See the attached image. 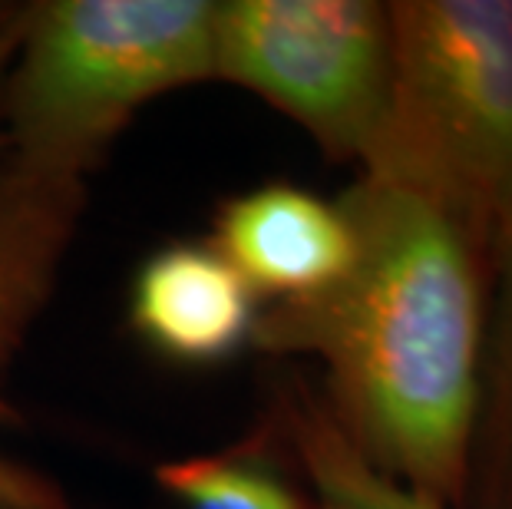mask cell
<instances>
[{
  "instance_id": "8992f818",
  "label": "cell",
  "mask_w": 512,
  "mask_h": 509,
  "mask_svg": "<svg viewBox=\"0 0 512 509\" xmlns=\"http://www.w3.org/2000/svg\"><path fill=\"white\" fill-rule=\"evenodd\" d=\"M133 328L149 348L182 364L232 357L255 328V295L209 245L159 248L139 268L129 305Z\"/></svg>"
},
{
  "instance_id": "7a4b0ae2",
  "label": "cell",
  "mask_w": 512,
  "mask_h": 509,
  "mask_svg": "<svg viewBox=\"0 0 512 509\" xmlns=\"http://www.w3.org/2000/svg\"><path fill=\"white\" fill-rule=\"evenodd\" d=\"M364 176L443 209L489 255L512 219V0H394Z\"/></svg>"
},
{
  "instance_id": "7c38bea8",
  "label": "cell",
  "mask_w": 512,
  "mask_h": 509,
  "mask_svg": "<svg viewBox=\"0 0 512 509\" xmlns=\"http://www.w3.org/2000/svg\"><path fill=\"white\" fill-rule=\"evenodd\" d=\"M17 414H14V407L7 404V397L0 394V424H4V420H14Z\"/></svg>"
},
{
  "instance_id": "5b68a950",
  "label": "cell",
  "mask_w": 512,
  "mask_h": 509,
  "mask_svg": "<svg viewBox=\"0 0 512 509\" xmlns=\"http://www.w3.org/2000/svg\"><path fill=\"white\" fill-rule=\"evenodd\" d=\"M212 248L252 295L294 301L341 278L351 265L354 235L341 202L275 182L222 205Z\"/></svg>"
},
{
  "instance_id": "30bf717a",
  "label": "cell",
  "mask_w": 512,
  "mask_h": 509,
  "mask_svg": "<svg viewBox=\"0 0 512 509\" xmlns=\"http://www.w3.org/2000/svg\"><path fill=\"white\" fill-rule=\"evenodd\" d=\"M156 480L185 509H314L255 447L169 460L156 470Z\"/></svg>"
},
{
  "instance_id": "3957f363",
  "label": "cell",
  "mask_w": 512,
  "mask_h": 509,
  "mask_svg": "<svg viewBox=\"0 0 512 509\" xmlns=\"http://www.w3.org/2000/svg\"><path fill=\"white\" fill-rule=\"evenodd\" d=\"M212 77L215 4H34L0 93L7 149L43 176L80 182L149 100Z\"/></svg>"
},
{
  "instance_id": "8fae6325",
  "label": "cell",
  "mask_w": 512,
  "mask_h": 509,
  "mask_svg": "<svg viewBox=\"0 0 512 509\" xmlns=\"http://www.w3.org/2000/svg\"><path fill=\"white\" fill-rule=\"evenodd\" d=\"M24 24H27V7L0 4V93H4V80H7L10 63H14Z\"/></svg>"
},
{
  "instance_id": "277c9868",
  "label": "cell",
  "mask_w": 512,
  "mask_h": 509,
  "mask_svg": "<svg viewBox=\"0 0 512 509\" xmlns=\"http://www.w3.org/2000/svg\"><path fill=\"white\" fill-rule=\"evenodd\" d=\"M215 80L258 93L324 156L361 162L387 106L390 14L374 0L215 4Z\"/></svg>"
},
{
  "instance_id": "ba28073f",
  "label": "cell",
  "mask_w": 512,
  "mask_h": 509,
  "mask_svg": "<svg viewBox=\"0 0 512 509\" xmlns=\"http://www.w3.org/2000/svg\"><path fill=\"white\" fill-rule=\"evenodd\" d=\"M466 509H512V219L489 248V311Z\"/></svg>"
},
{
  "instance_id": "52a82bcc",
  "label": "cell",
  "mask_w": 512,
  "mask_h": 509,
  "mask_svg": "<svg viewBox=\"0 0 512 509\" xmlns=\"http://www.w3.org/2000/svg\"><path fill=\"white\" fill-rule=\"evenodd\" d=\"M80 182L43 176L0 149V364L24 344L80 205Z\"/></svg>"
},
{
  "instance_id": "9c48e42d",
  "label": "cell",
  "mask_w": 512,
  "mask_h": 509,
  "mask_svg": "<svg viewBox=\"0 0 512 509\" xmlns=\"http://www.w3.org/2000/svg\"><path fill=\"white\" fill-rule=\"evenodd\" d=\"M278 424L314 490V509H446L370 467L334 424L321 394L304 381H288L281 391Z\"/></svg>"
},
{
  "instance_id": "6da1fadb",
  "label": "cell",
  "mask_w": 512,
  "mask_h": 509,
  "mask_svg": "<svg viewBox=\"0 0 512 509\" xmlns=\"http://www.w3.org/2000/svg\"><path fill=\"white\" fill-rule=\"evenodd\" d=\"M354 255L308 298L275 301L252 344L314 357L321 400L377 473L446 509H466L479 414L489 255L443 209L361 176L344 192Z\"/></svg>"
}]
</instances>
